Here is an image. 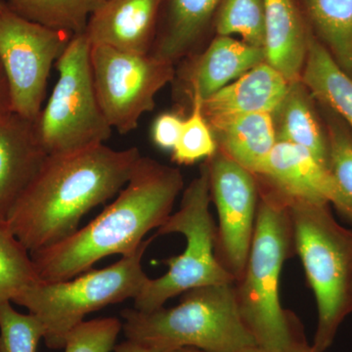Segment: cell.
Returning a JSON list of instances; mask_svg holds the SVG:
<instances>
[{"instance_id": "obj_10", "label": "cell", "mask_w": 352, "mask_h": 352, "mask_svg": "<svg viewBox=\"0 0 352 352\" xmlns=\"http://www.w3.org/2000/svg\"><path fill=\"white\" fill-rule=\"evenodd\" d=\"M95 92L112 129L126 134L154 108L157 92L173 80V65L150 54H135L108 45H91Z\"/></svg>"}, {"instance_id": "obj_6", "label": "cell", "mask_w": 352, "mask_h": 352, "mask_svg": "<svg viewBox=\"0 0 352 352\" xmlns=\"http://www.w3.org/2000/svg\"><path fill=\"white\" fill-rule=\"evenodd\" d=\"M154 237L145 240L129 256L103 268L89 270L65 281L39 280L13 302L36 315L43 326V340L50 349H64L71 331L91 312L135 298L149 277L142 268L143 254Z\"/></svg>"}, {"instance_id": "obj_4", "label": "cell", "mask_w": 352, "mask_h": 352, "mask_svg": "<svg viewBox=\"0 0 352 352\" xmlns=\"http://www.w3.org/2000/svg\"><path fill=\"white\" fill-rule=\"evenodd\" d=\"M122 317L126 340L153 352H232L256 346L241 318L234 283L191 289L175 307L150 312L129 308Z\"/></svg>"}, {"instance_id": "obj_8", "label": "cell", "mask_w": 352, "mask_h": 352, "mask_svg": "<svg viewBox=\"0 0 352 352\" xmlns=\"http://www.w3.org/2000/svg\"><path fill=\"white\" fill-rule=\"evenodd\" d=\"M90 51L85 32L75 34L56 61V85L34 122V133L46 156L104 144L112 133L95 92Z\"/></svg>"}, {"instance_id": "obj_13", "label": "cell", "mask_w": 352, "mask_h": 352, "mask_svg": "<svg viewBox=\"0 0 352 352\" xmlns=\"http://www.w3.org/2000/svg\"><path fill=\"white\" fill-rule=\"evenodd\" d=\"M163 0H106L88 21L85 34L91 45L149 54Z\"/></svg>"}, {"instance_id": "obj_20", "label": "cell", "mask_w": 352, "mask_h": 352, "mask_svg": "<svg viewBox=\"0 0 352 352\" xmlns=\"http://www.w3.org/2000/svg\"><path fill=\"white\" fill-rule=\"evenodd\" d=\"M300 80L315 98L337 113L352 131V78L340 68L324 44L312 36L308 38Z\"/></svg>"}, {"instance_id": "obj_29", "label": "cell", "mask_w": 352, "mask_h": 352, "mask_svg": "<svg viewBox=\"0 0 352 352\" xmlns=\"http://www.w3.org/2000/svg\"><path fill=\"white\" fill-rule=\"evenodd\" d=\"M122 330V322L115 317L83 321L69 333L65 352H111Z\"/></svg>"}, {"instance_id": "obj_12", "label": "cell", "mask_w": 352, "mask_h": 352, "mask_svg": "<svg viewBox=\"0 0 352 352\" xmlns=\"http://www.w3.org/2000/svg\"><path fill=\"white\" fill-rule=\"evenodd\" d=\"M254 175L259 189L287 206L312 201L336 207L339 203V190L329 168L302 146L277 141Z\"/></svg>"}, {"instance_id": "obj_25", "label": "cell", "mask_w": 352, "mask_h": 352, "mask_svg": "<svg viewBox=\"0 0 352 352\" xmlns=\"http://www.w3.org/2000/svg\"><path fill=\"white\" fill-rule=\"evenodd\" d=\"M39 280L31 252L14 235L6 221H0V305L13 302Z\"/></svg>"}, {"instance_id": "obj_5", "label": "cell", "mask_w": 352, "mask_h": 352, "mask_svg": "<svg viewBox=\"0 0 352 352\" xmlns=\"http://www.w3.org/2000/svg\"><path fill=\"white\" fill-rule=\"evenodd\" d=\"M288 208L296 256L302 261L318 312L311 349L326 352L352 314V230L337 221L329 204L294 201Z\"/></svg>"}, {"instance_id": "obj_34", "label": "cell", "mask_w": 352, "mask_h": 352, "mask_svg": "<svg viewBox=\"0 0 352 352\" xmlns=\"http://www.w3.org/2000/svg\"><path fill=\"white\" fill-rule=\"evenodd\" d=\"M307 352H314V351H312V349H310L309 351H307Z\"/></svg>"}, {"instance_id": "obj_28", "label": "cell", "mask_w": 352, "mask_h": 352, "mask_svg": "<svg viewBox=\"0 0 352 352\" xmlns=\"http://www.w3.org/2000/svg\"><path fill=\"white\" fill-rule=\"evenodd\" d=\"M43 335L36 315L20 314L11 302L0 305V352H36Z\"/></svg>"}, {"instance_id": "obj_7", "label": "cell", "mask_w": 352, "mask_h": 352, "mask_svg": "<svg viewBox=\"0 0 352 352\" xmlns=\"http://www.w3.org/2000/svg\"><path fill=\"white\" fill-rule=\"evenodd\" d=\"M210 201L206 162L201 166L200 175L183 193L179 210L171 214L156 233V236L182 234L186 239V248L179 256L164 261L168 272L157 279L147 280L134 298L133 308L153 311L189 289L235 282L215 256L217 226L210 212Z\"/></svg>"}, {"instance_id": "obj_17", "label": "cell", "mask_w": 352, "mask_h": 352, "mask_svg": "<svg viewBox=\"0 0 352 352\" xmlns=\"http://www.w3.org/2000/svg\"><path fill=\"white\" fill-rule=\"evenodd\" d=\"M308 38L293 0H264L265 62L289 82L300 80Z\"/></svg>"}, {"instance_id": "obj_24", "label": "cell", "mask_w": 352, "mask_h": 352, "mask_svg": "<svg viewBox=\"0 0 352 352\" xmlns=\"http://www.w3.org/2000/svg\"><path fill=\"white\" fill-rule=\"evenodd\" d=\"M328 168L338 190V212L352 224V131L339 116L326 107Z\"/></svg>"}, {"instance_id": "obj_30", "label": "cell", "mask_w": 352, "mask_h": 352, "mask_svg": "<svg viewBox=\"0 0 352 352\" xmlns=\"http://www.w3.org/2000/svg\"><path fill=\"white\" fill-rule=\"evenodd\" d=\"M182 124L183 119L178 113H162L153 124V142L161 149L173 151L179 138Z\"/></svg>"}, {"instance_id": "obj_21", "label": "cell", "mask_w": 352, "mask_h": 352, "mask_svg": "<svg viewBox=\"0 0 352 352\" xmlns=\"http://www.w3.org/2000/svg\"><path fill=\"white\" fill-rule=\"evenodd\" d=\"M310 101L302 80L289 83L288 94L277 111V141L302 146L328 168L327 133Z\"/></svg>"}, {"instance_id": "obj_18", "label": "cell", "mask_w": 352, "mask_h": 352, "mask_svg": "<svg viewBox=\"0 0 352 352\" xmlns=\"http://www.w3.org/2000/svg\"><path fill=\"white\" fill-rule=\"evenodd\" d=\"M272 116L244 113L208 122L220 152L254 175L277 143Z\"/></svg>"}, {"instance_id": "obj_2", "label": "cell", "mask_w": 352, "mask_h": 352, "mask_svg": "<svg viewBox=\"0 0 352 352\" xmlns=\"http://www.w3.org/2000/svg\"><path fill=\"white\" fill-rule=\"evenodd\" d=\"M183 187L177 168L141 156L119 196L98 217L56 245L32 252L39 279L65 281L113 254L138 252L145 235L173 214Z\"/></svg>"}, {"instance_id": "obj_22", "label": "cell", "mask_w": 352, "mask_h": 352, "mask_svg": "<svg viewBox=\"0 0 352 352\" xmlns=\"http://www.w3.org/2000/svg\"><path fill=\"white\" fill-rule=\"evenodd\" d=\"M307 6L324 46L352 78V0H307Z\"/></svg>"}, {"instance_id": "obj_27", "label": "cell", "mask_w": 352, "mask_h": 352, "mask_svg": "<svg viewBox=\"0 0 352 352\" xmlns=\"http://www.w3.org/2000/svg\"><path fill=\"white\" fill-rule=\"evenodd\" d=\"M217 152V140L201 111V102L193 99L191 113L183 120L179 138L173 148V161L189 166L205 157L210 159Z\"/></svg>"}, {"instance_id": "obj_19", "label": "cell", "mask_w": 352, "mask_h": 352, "mask_svg": "<svg viewBox=\"0 0 352 352\" xmlns=\"http://www.w3.org/2000/svg\"><path fill=\"white\" fill-rule=\"evenodd\" d=\"M221 0H168L161 31L149 54L164 63L186 56L201 38Z\"/></svg>"}, {"instance_id": "obj_26", "label": "cell", "mask_w": 352, "mask_h": 352, "mask_svg": "<svg viewBox=\"0 0 352 352\" xmlns=\"http://www.w3.org/2000/svg\"><path fill=\"white\" fill-rule=\"evenodd\" d=\"M219 36L236 34L245 43L264 46V0H223L217 19Z\"/></svg>"}, {"instance_id": "obj_16", "label": "cell", "mask_w": 352, "mask_h": 352, "mask_svg": "<svg viewBox=\"0 0 352 352\" xmlns=\"http://www.w3.org/2000/svg\"><path fill=\"white\" fill-rule=\"evenodd\" d=\"M265 62L264 48L219 36L183 73L192 100L201 103L241 76Z\"/></svg>"}, {"instance_id": "obj_32", "label": "cell", "mask_w": 352, "mask_h": 352, "mask_svg": "<svg viewBox=\"0 0 352 352\" xmlns=\"http://www.w3.org/2000/svg\"><path fill=\"white\" fill-rule=\"evenodd\" d=\"M113 352H153L142 344H138L133 340H126L115 346Z\"/></svg>"}, {"instance_id": "obj_33", "label": "cell", "mask_w": 352, "mask_h": 352, "mask_svg": "<svg viewBox=\"0 0 352 352\" xmlns=\"http://www.w3.org/2000/svg\"><path fill=\"white\" fill-rule=\"evenodd\" d=\"M175 352H204L199 351V349H179V351ZM232 352H266L264 351L263 349H261V347L258 346H249L245 347V349H238V351H232Z\"/></svg>"}, {"instance_id": "obj_9", "label": "cell", "mask_w": 352, "mask_h": 352, "mask_svg": "<svg viewBox=\"0 0 352 352\" xmlns=\"http://www.w3.org/2000/svg\"><path fill=\"white\" fill-rule=\"evenodd\" d=\"M75 34L25 19L0 0V62L13 112L34 122L41 111L47 80Z\"/></svg>"}, {"instance_id": "obj_15", "label": "cell", "mask_w": 352, "mask_h": 352, "mask_svg": "<svg viewBox=\"0 0 352 352\" xmlns=\"http://www.w3.org/2000/svg\"><path fill=\"white\" fill-rule=\"evenodd\" d=\"M289 83L263 62L204 101L201 111L208 122L244 113L273 115L286 98Z\"/></svg>"}, {"instance_id": "obj_23", "label": "cell", "mask_w": 352, "mask_h": 352, "mask_svg": "<svg viewBox=\"0 0 352 352\" xmlns=\"http://www.w3.org/2000/svg\"><path fill=\"white\" fill-rule=\"evenodd\" d=\"M9 7L25 19L80 34L85 32L89 18L106 0H6Z\"/></svg>"}, {"instance_id": "obj_3", "label": "cell", "mask_w": 352, "mask_h": 352, "mask_svg": "<svg viewBox=\"0 0 352 352\" xmlns=\"http://www.w3.org/2000/svg\"><path fill=\"white\" fill-rule=\"evenodd\" d=\"M259 194L251 250L242 276L234 282L241 318L264 351H309L302 323L280 302L285 261L296 256L288 206L270 192L259 189Z\"/></svg>"}, {"instance_id": "obj_31", "label": "cell", "mask_w": 352, "mask_h": 352, "mask_svg": "<svg viewBox=\"0 0 352 352\" xmlns=\"http://www.w3.org/2000/svg\"><path fill=\"white\" fill-rule=\"evenodd\" d=\"M12 101L6 72L0 62V118L12 113Z\"/></svg>"}, {"instance_id": "obj_1", "label": "cell", "mask_w": 352, "mask_h": 352, "mask_svg": "<svg viewBox=\"0 0 352 352\" xmlns=\"http://www.w3.org/2000/svg\"><path fill=\"white\" fill-rule=\"evenodd\" d=\"M140 157L138 148L115 150L105 144L46 156L7 226L31 254L56 245L78 230L90 210L126 186Z\"/></svg>"}, {"instance_id": "obj_14", "label": "cell", "mask_w": 352, "mask_h": 352, "mask_svg": "<svg viewBox=\"0 0 352 352\" xmlns=\"http://www.w3.org/2000/svg\"><path fill=\"white\" fill-rule=\"evenodd\" d=\"M45 157L34 122L15 113L0 118V221H6Z\"/></svg>"}, {"instance_id": "obj_11", "label": "cell", "mask_w": 352, "mask_h": 352, "mask_svg": "<svg viewBox=\"0 0 352 352\" xmlns=\"http://www.w3.org/2000/svg\"><path fill=\"white\" fill-rule=\"evenodd\" d=\"M210 199L219 214L215 256L235 280L244 272L259 205L256 175L223 153L207 160Z\"/></svg>"}]
</instances>
